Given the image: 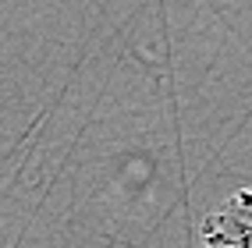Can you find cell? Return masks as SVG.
Listing matches in <instances>:
<instances>
[{
    "mask_svg": "<svg viewBox=\"0 0 252 248\" xmlns=\"http://www.w3.org/2000/svg\"><path fill=\"white\" fill-rule=\"evenodd\" d=\"M203 248H252V185L224 198L199 227Z\"/></svg>",
    "mask_w": 252,
    "mask_h": 248,
    "instance_id": "cell-1",
    "label": "cell"
}]
</instances>
